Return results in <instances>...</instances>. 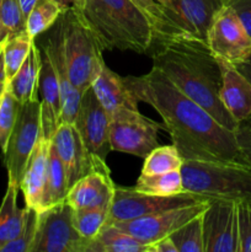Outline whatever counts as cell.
<instances>
[{
	"instance_id": "cell-42",
	"label": "cell",
	"mask_w": 251,
	"mask_h": 252,
	"mask_svg": "<svg viewBox=\"0 0 251 252\" xmlns=\"http://www.w3.org/2000/svg\"><path fill=\"white\" fill-rule=\"evenodd\" d=\"M88 0H64V4L66 5V7H71V9L76 10V11H83L85 4Z\"/></svg>"
},
{
	"instance_id": "cell-37",
	"label": "cell",
	"mask_w": 251,
	"mask_h": 252,
	"mask_svg": "<svg viewBox=\"0 0 251 252\" xmlns=\"http://www.w3.org/2000/svg\"><path fill=\"white\" fill-rule=\"evenodd\" d=\"M239 149V160L251 166V118L241 122L235 132Z\"/></svg>"
},
{
	"instance_id": "cell-1",
	"label": "cell",
	"mask_w": 251,
	"mask_h": 252,
	"mask_svg": "<svg viewBox=\"0 0 251 252\" xmlns=\"http://www.w3.org/2000/svg\"><path fill=\"white\" fill-rule=\"evenodd\" d=\"M123 80L139 102L159 113L182 159L240 161L235 133L219 125L157 66L144 75Z\"/></svg>"
},
{
	"instance_id": "cell-46",
	"label": "cell",
	"mask_w": 251,
	"mask_h": 252,
	"mask_svg": "<svg viewBox=\"0 0 251 252\" xmlns=\"http://www.w3.org/2000/svg\"><path fill=\"white\" fill-rule=\"evenodd\" d=\"M0 1H1V0H0Z\"/></svg>"
},
{
	"instance_id": "cell-3",
	"label": "cell",
	"mask_w": 251,
	"mask_h": 252,
	"mask_svg": "<svg viewBox=\"0 0 251 252\" xmlns=\"http://www.w3.org/2000/svg\"><path fill=\"white\" fill-rule=\"evenodd\" d=\"M81 14L103 51L148 53L153 47L152 25L132 0H88Z\"/></svg>"
},
{
	"instance_id": "cell-16",
	"label": "cell",
	"mask_w": 251,
	"mask_h": 252,
	"mask_svg": "<svg viewBox=\"0 0 251 252\" xmlns=\"http://www.w3.org/2000/svg\"><path fill=\"white\" fill-rule=\"evenodd\" d=\"M217 62L221 76L219 97L225 110L240 125L251 118V81L234 64L220 58H217Z\"/></svg>"
},
{
	"instance_id": "cell-33",
	"label": "cell",
	"mask_w": 251,
	"mask_h": 252,
	"mask_svg": "<svg viewBox=\"0 0 251 252\" xmlns=\"http://www.w3.org/2000/svg\"><path fill=\"white\" fill-rule=\"evenodd\" d=\"M26 31V16L20 0L0 1V43Z\"/></svg>"
},
{
	"instance_id": "cell-29",
	"label": "cell",
	"mask_w": 251,
	"mask_h": 252,
	"mask_svg": "<svg viewBox=\"0 0 251 252\" xmlns=\"http://www.w3.org/2000/svg\"><path fill=\"white\" fill-rule=\"evenodd\" d=\"M184 159L174 144L157 147L144 158L142 175H159L181 170Z\"/></svg>"
},
{
	"instance_id": "cell-25",
	"label": "cell",
	"mask_w": 251,
	"mask_h": 252,
	"mask_svg": "<svg viewBox=\"0 0 251 252\" xmlns=\"http://www.w3.org/2000/svg\"><path fill=\"white\" fill-rule=\"evenodd\" d=\"M86 252H149V245L113 224H106L95 238L88 240Z\"/></svg>"
},
{
	"instance_id": "cell-41",
	"label": "cell",
	"mask_w": 251,
	"mask_h": 252,
	"mask_svg": "<svg viewBox=\"0 0 251 252\" xmlns=\"http://www.w3.org/2000/svg\"><path fill=\"white\" fill-rule=\"evenodd\" d=\"M6 75H5V69H4V59H2V54L0 57V97H1L2 93L6 89Z\"/></svg>"
},
{
	"instance_id": "cell-2",
	"label": "cell",
	"mask_w": 251,
	"mask_h": 252,
	"mask_svg": "<svg viewBox=\"0 0 251 252\" xmlns=\"http://www.w3.org/2000/svg\"><path fill=\"white\" fill-rule=\"evenodd\" d=\"M148 53L154 66L180 91L208 111L219 125L235 132L239 123L219 97L220 69L207 42L194 38L155 42Z\"/></svg>"
},
{
	"instance_id": "cell-4",
	"label": "cell",
	"mask_w": 251,
	"mask_h": 252,
	"mask_svg": "<svg viewBox=\"0 0 251 252\" xmlns=\"http://www.w3.org/2000/svg\"><path fill=\"white\" fill-rule=\"evenodd\" d=\"M185 191L212 199L251 201V166L229 160H184Z\"/></svg>"
},
{
	"instance_id": "cell-8",
	"label": "cell",
	"mask_w": 251,
	"mask_h": 252,
	"mask_svg": "<svg viewBox=\"0 0 251 252\" xmlns=\"http://www.w3.org/2000/svg\"><path fill=\"white\" fill-rule=\"evenodd\" d=\"M88 240L73 224V209L65 201L38 212L37 230L30 252H86Z\"/></svg>"
},
{
	"instance_id": "cell-15",
	"label": "cell",
	"mask_w": 251,
	"mask_h": 252,
	"mask_svg": "<svg viewBox=\"0 0 251 252\" xmlns=\"http://www.w3.org/2000/svg\"><path fill=\"white\" fill-rule=\"evenodd\" d=\"M115 182L107 165L96 167L69 189L65 202L73 211L90 207L111 206L115 196Z\"/></svg>"
},
{
	"instance_id": "cell-32",
	"label": "cell",
	"mask_w": 251,
	"mask_h": 252,
	"mask_svg": "<svg viewBox=\"0 0 251 252\" xmlns=\"http://www.w3.org/2000/svg\"><path fill=\"white\" fill-rule=\"evenodd\" d=\"M203 213L194 217L170 235L177 252H204Z\"/></svg>"
},
{
	"instance_id": "cell-34",
	"label": "cell",
	"mask_w": 251,
	"mask_h": 252,
	"mask_svg": "<svg viewBox=\"0 0 251 252\" xmlns=\"http://www.w3.org/2000/svg\"><path fill=\"white\" fill-rule=\"evenodd\" d=\"M21 103L10 93L9 89H5L0 97V148L1 152L6 145L11 130L16 122Z\"/></svg>"
},
{
	"instance_id": "cell-5",
	"label": "cell",
	"mask_w": 251,
	"mask_h": 252,
	"mask_svg": "<svg viewBox=\"0 0 251 252\" xmlns=\"http://www.w3.org/2000/svg\"><path fill=\"white\" fill-rule=\"evenodd\" d=\"M57 22L69 79L84 94L102 64L103 49L80 11L69 7Z\"/></svg>"
},
{
	"instance_id": "cell-26",
	"label": "cell",
	"mask_w": 251,
	"mask_h": 252,
	"mask_svg": "<svg viewBox=\"0 0 251 252\" xmlns=\"http://www.w3.org/2000/svg\"><path fill=\"white\" fill-rule=\"evenodd\" d=\"M69 191L68 181H66L65 170L63 164L54 149L51 142L48 157V170H47V180L44 185L43 197H42V208H49V207L57 206L65 201L66 193Z\"/></svg>"
},
{
	"instance_id": "cell-20",
	"label": "cell",
	"mask_w": 251,
	"mask_h": 252,
	"mask_svg": "<svg viewBox=\"0 0 251 252\" xmlns=\"http://www.w3.org/2000/svg\"><path fill=\"white\" fill-rule=\"evenodd\" d=\"M91 89L108 115H112L123 108L138 110L139 101L130 93L122 76L111 70L106 65L105 61L101 64L91 84Z\"/></svg>"
},
{
	"instance_id": "cell-28",
	"label": "cell",
	"mask_w": 251,
	"mask_h": 252,
	"mask_svg": "<svg viewBox=\"0 0 251 252\" xmlns=\"http://www.w3.org/2000/svg\"><path fill=\"white\" fill-rule=\"evenodd\" d=\"M66 7L57 0H38L26 17V31L32 38L51 29L59 20Z\"/></svg>"
},
{
	"instance_id": "cell-17",
	"label": "cell",
	"mask_w": 251,
	"mask_h": 252,
	"mask_svg": "<svg viewBox=\"0 0 251 252\" xmlns=\"http://www.w3.org/2000/svg\"><path fill=\"white\" fill-rule=\"evenodd\" d=\"M132 1L152 25L154 32V43L174 41V39L193 38L185 22L182 21V17L175 6L174 0H132Z\"/></svg>"
},
{
	"instance_id": "cell-6",
	"label": "cell",
	"mask_w": 251,
	"mask_h": 252,
	"mask_svg": "<svg viewBox=\"0 0 251 252\" xmlns=\"http://www.w3.org/2000/svg\"><path fill=\"white\" fill-rule=\"evenodd\" d=\"M42 135L41 101L21 103L16 122L2 150L7 180L20 186L27 161Z\"/></svg>"
},
{
	"instance_id": "cell-40",
	"label": "cell",
	"mask_w": 251,
	"mask_h": 252,
	"mask_svg": "<svg viewBox=\"0 0 251 252\" xmlns=\"http://www.w3.org/2000/svg\"><path fill=\"white\" fill-rule=\"evenodd\" d=\"M235 66L251 81V56L249 57L245 62H243V63L238 64V65Z\"/></svg>"
},
{
	"instance_id": "cell-43",
	"label": "cell",
	"mask_w": 251,
	"mask_h": 252,
	"mask_svg": "<svg viewBox=\"0 0 251 252\" xmlns=\"http://www.w3.org/2000/svg\"><path fill=\"white\" fill-rule=\"evenodd\" d=\"M37 1H38V0H20V4H21L22 11H24L25 16L27 17V15L30 14V11H31L32 7L36 5Z\"/></svg>"
},
{
	"instance_id": "cell-45",
	"label": "cell",
	"mask_w": 251,
	"mask_h": 252,
	"mask_svg": "<svg viewBox=\"0 0 251 252\" xmlns=\"http://www.w3.org/2000/svg\"><path fill=\"white\" fill-rule=\"evenodd\" d=\"M2 54V43H0V57H1Z\"/></svg>"
},
{
	"instance_id": "cell-44",
	"label": "cell",
	"mask_w": 251,
	"mask_h": 252,
	"mask_svg": "<svg viewBox=\"0 0 251 252\" xmlns=\"http://www.w3.org/2000/svg\"><path fill=\"white\" fill-rule=\"evenodd\" d=\"M219 1H220L223 5H228V4H230L233 0H219Z\"/></svg>"
},
{
	"instance_id": "cell-36",
	"label": "cell",
	"mask_w": 251,
	"mask_h": 252,
	"mask_svg": "<svg viewBox=\"0 0 251 252\" xmlns=\"http://www.w3.org/2000/svg\"><path fill=\"white\" fill-rule=\"evenodd\" d=\"M236 204L240 252H251V201H239Z\"/></svg>"
},
{
	"instance_id": "cell-13",
	"label": "cell",
	"mask_w": 251,
	"mask_h": 252,
	"mask_svg": "<svg viewBox=\"0 0 251 252\" xmlns=\"http://www.w3.org/2000/svg\"><path fill=\"white\" fill-rule=\"evenodd\" d=\"M110 115L97 100L93 89L89 88L81 96L73 125L89 152L105 161L108 153L112 152L110 145Z\"/></svg>"
},
{
	"instance_id": "cell-12",
	"label": "cell",
	"mask_w": 251,
	"mask_h": 252,
	"mask_svg": "<svg viewBox=\"0 0 251 252\" xmlns=\"http://www.w3.org/2000/svg\"><path fill=\"white\" fill-rule=\"evenodd\" d=\"M202 221L204 252H240L236 201L212 199Z\"/></svg>"
},
{
	"instance_id": "cell-27",
	"label": "cell",
	"mask_w": 251,
	"mask_h": 252,
	"mask_svg": "<svg viewBox=\"0 0 251 252\" xmlns=\"http://www.w3.org/2000/svg\"><path fill=\"white\" fill-rule=\"evenodd\" d=\"M135 191L152 196L171 197L185 193L181 170L159 175H142L133 186Z\"/></svg>"
},
{
	"instance_id": "cell-14",
	"label": "cell",
	"mask_w": 251,
	"mask_h": 252,
	"mask_svg": "<svg viewBox=\"0 0 251 252\" xmlns=\"http://www.w3.org/2000/svg\"><path fill=\"white\" fill-rule=\"evenodd\" d=\"M51 142L65 170L69 189L83 176L106 164L105 160L89 152L73 123H61Z\"/></svg>"
},
{
	"instance_id": "cell-21",
	"label": "cell",
	"mask_w": 251,
	"mask_h": 252,
	"mask_svg": "<svg viewBox=\"0 0 251 252\" xmlns=\"http://www.w3.org/2000/svg\"><path fill=\"white\" fill-rule=\"evenodd\" d=\"M42 57H43V63H42L41 80H39V93L42 96V134L46 139L51 140L57 128L61 125V89L51 61L46 53H42Z\"/></svg>"
},
{
	"instance_id": "cell-39",
	"label": "cell",
	"mask_w": 251,
	"mask_h": 252,
	"mask_svg": "<svg viewBox=\"0 0 251 252\" xmlns=\"http://www.w3.org/2000/svg\"><path fill=\"white\" fill-rule=\"evenodd\" d=\"M149 252H177L176 246L174 245L170 236L149 244Z\"/></svg>"
},
{
	"instance_id": "cell-7",
	"label": "cell",
	"mask_w": 251,
	"mask_h": 252,
	"mask_svg": "<svg viewBox=\"0 0 251 252\" xmlns=\"http://www.w3.org/2000/svg\"><path fill=\"white\" fill-rule=\"evenodd\" d=\"M110 117L111 150L142 159L157 147V133L165 129L164 125L145 117L139 110L123 108Z\"/></svg>"
},
{
	"instance_id": "cell-24",
	"label": "cell",
	"mask_w": 251,
	"mask_h": 252,
	"mask_svg": "<svg viewBox=\"0 0 251 252\" xmlns=\"http://www.w3.org/2000/svg\"><path fill=\"white\" fill-rule=\"evenodd\" d=\"M20 186L16 182L7 180V189L0 204V250L9 241L16 238L26 221L29 208H19L17 193Z\"/></svg>"
},
{
	"instance_id": "cell-19",
	"label": "cell",
	"mask_w": 251,
	"mask_h": 252,
	"mask_svg": "<svg viewBox=\"0 0 251 252\" xmlns=\"http://www.w3.org/2000/svg\"><path fill=\"white\" fill-rule=\"evenodd\" d=\"M49 147L51 140L46 139L42 134L27 161L20 182V189L24 193L26 207L34 209L37 213L41 212L42 208V197L48 170Z\"/></svg>"
},
{
	"instance_id": "cell-30",
	"label": "cell",
	"mask_w": 251,
	"mask_h": 252,
	"mask_svg": "<svg viewBox=\"0 0 251 252\" xmlns=\"http://www.w3.org/2000/svg\"><path fill=\"white\" fill-rule=\"evenodd\" d=\"M34 41L36 39L32 38L27 32H24L2 42V59L7 81L11 80L12 76L17 73Z\"/></svg>"
},
{
	"instance_id": "cell-11",
	"label": "cell",
	"mask_w": 251,
	"mask_h": 252,
	"mask_svg": "<svg viewBox=\"0 0 251 252\" xmlns=\"http://www.w3.org/2000/svg\"><path fill=\"white\" fill-rule=\"evenodd\" d=\"M211 201L212 199H207L198 203L157 212V213L140 217L132 220L116 221L112 224L125 233L132 235L133 238L149 245L155 241L167 238L174 231L185 225L187 221L204 213Z\"/></svg>"
},
{
	"instance_id": "cell-10",
	"label": "cell",
	"mask_w": 251,
	"mask_h": 252,
	"mask_svg": "<svg viewBox=\"0 0 251 252\" xmlns=\"http://www.w3.org/2000/svg\"><path fill=\"white\" fill-rule=\"evenodd\" d=\"M212 53L238 65L251 56V37L230 5H223L214 15L207 32Z\"/></svg>"
},
{
	"instance_id": "cell-35",
	"label": "cell",
	"mask_w": 251,
	"mask_h": 252,
	"mask_svg": "<svg viewBox=\"0 0 251 252\" xmlns=\"http://www.w3.org/2000/svg\"><path fill=\"white\" fill-rule=\"evenodd\" d=\"M29 208V207H27ZM37 219H38V213L34 209L29 208L27 212L26 221L20 231L19 235L11 241L4 245L0 252H30L31 251L32 244L34 241L37 230Z\"/></svg>"
},
{
	"instance_id": "cell-23",
	"label": "cell",
	"mask_w": 251,
	"mask_h": 252,
	"mask_svg": "<svg viewBox=\"0 0 251 252\" xmlns=\"http://www.w3.org/2000/svg\"><path fill=\"white\" fill-rule=\"evenodd\" d=\"M174 2L192 37L207 42L212 20L223 4L219 0H174Z\"/></svg>"
},
{
	"instance_id": "cell-9",
	"label": "cell",
	"mask_w": 251,
	"mask_h": 252,
	"mask_svg": "<svg viewBox=\"0 0 251 252\" xmlns=\"http://www.w3.org/2000/svg\"><path fill=\"white\" fill-rule=\"evenodd\" d=\"M207 199L212 198L188 193V192L171 197L152 196V194L140 193L135 191L133 187L116 186L115 196H113L106 224L132 220V219L149 216L157 212L179 208V207L198 203Z\"/></svg>"
},
{
	"instance_id": "cell-38",
	"label": "cell",
	"mask_w": 251,
	"mask_h": 252,
	"mask_svg": "<svg viewBox=\"0 0 251 252\" xmlns=\"http://www.w3.org/2000/svg\"><path fill=\"white\" fill-rule=\"evenodd\" d=\"M228 5L233 7L249 36L251 37V0H233Z\"/></svg>"
},
{
	"instance_id": "cell-22",
	"label": "cell",
	"mask_w": 251,
	"mask_h": 252,
	"mask_svg": "<svg viewBox=\"0 0 251 252\" xmlns=\"http://www.w3.org/2000/svg\"><path fill=\"white\" fill-rule=\"evenodd\" d=\"M42 63L43 57L34 41L22 65L6 84V88L20 103L38 100Z\"/></svg>"
},
{
	"instance_id": "cell-18",
	"label": "cell",
	"mask_w": 251,
	"mask_h": 252,
	"mask_svg": "<svg viewBox=\"0 0 251 252\" xmlns=\"http://www.w3.org/2000/svg\"><path fill=\"white\" fill-rule=\"evenodd\" d=\"M42 49H43V53H46L51 61L54 73L57 75V80H58L59 89H61V123H73L76 117V113H78L83 94L73 85V83L69 79L58 27H56L51 37L46 39Z\"/></svg>"
},
{
	"instance_id": "cell-31",
	"label": "cell",
	"mask_w": 251,
	"mask_h": 252,
	"mask_svg": "<svg viewBox=\"0 0 251 252\" xmlns=\"http://www.w3.org/2000/svg\"><path fill=\"white\" fill-rule=\"evenodd\" d=\"M111 206L90 207V208L73 211L74 228L81 238L91 240L106 225Z\"/></svg>"
}]
</instances>
